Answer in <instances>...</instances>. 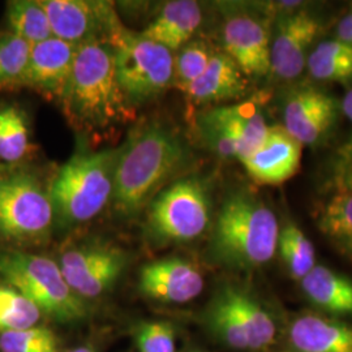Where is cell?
Returning a JSON list of instances; mask_svg holds the SVG:
<instances>
[{"instance_id":"52a82bcc","label":"cell","mask_w":352,"mask_h":352,"mask_svg":"<svg viewBox=\"0 0 352 352\" xmlns=\"http://www.w3.org/2000/svg\"><path fill=\"white\" fill-rule=\"evenodd\" d=\"M206 324L218 340L243 351L266 349L277 336L273 316L238 286H225L217 292L206 312Z\"/></svg>"},{"instance_id":"7402d4cb","label":"cell","mask_w":352,"mask_h":352,"mask_svg":"<svg viewBox=\"0 0 352 352\" xmlns=\"http://www.w3.org/2000/svg\"><path fill=\"white\" fill-rule=\"evenodd\" d=\"M302 292L308 300L329 315H352V280L324 265L302 278Z\"/></svg>"},{"instance_id":"8d00e7d4","label":"cell","mask_w":352,"mask_h":352,"mask_svg":"<svg viewBox=\"0 0 352 352\" xmlns=\"http://www.w3.org/2000/svg\"><path fill=\"white\" fill-rule=\"evenodd\" d=\"M6 170V166H3V164H0V174H1V171H4Z\"/></svg>"},{"instance_id":"f1b7e54d","label":"cell","mask_w":352,"mask_h":352,"mask_svg":"<svg viewBox=\"0 0 352 352\" xmlns=\"http://www.w3.org/2000/svg\"><path fill=\"white\" fill-rule=\"evenodd\" d=\"M32 46L12 33L0 36V90L23 87Z\"/></svg>"},{"instance_id":"d590c367","label":"cell","mask_w":352,"mask_h":352,"mask_svg":"<svg viewBox=\"0 0 352 352\" xmlns=\"http://www.w3.org/2000/svg\"><path fill=\"white\" fill-rule=\"evenodd\" d=\"M71 352H93V350L89 349V347H78V349H75Z\"/></svg>"},{"instance_id":"9a60e30c","label":"cell","mask_w":352,"mask_h":352,"mask_svg":"<svg viewBox=\"0 0 352 352\" xmlns=\"http://www.w3.org/2000/svg\"><path fill=\"white\" fill-rule=\"evenodd\" d=\"M226 54L244 75L264 76L270 71V33L266 23L250 13H234L222 28Z\"/></svg>"},{"instance_id":"d4e9b609","label":"cell","mask_w":352,"mask_h":352,"mask_svg":"<svg viewBox=\"0 0 352 352\" xmlns=\"http://www.w3.org/2000/svg\"><path fill=\"white\" fill-rule=\"evenodd\" d=\"M318 226L352 260V192H338L330 199L321 213Z\"/></svg>"},{"instance_id":"ac0fdd59","label":"cell","mask_w":352,"mask_h":352,"mask_svg":"<svg viewBox=\"0 0 352 352\" xmlns=\"http://www.w3.org/2000/svg\"><path fill=\"white\" fill-rule=\"evenodd\" d=\"M139 289L148 298L164 302H190L201 294L204 278L199 269L183 258H164L145 265Z\"/></svg>"},{"instance_id":"2e32d148","label":"cell","mask_w":352,"mask_h":352,"mask_svg":"<svg viewBox=\"0 0 352 352\" xmlns=\"http://www.w3.org/2000/svg\"><path fill=\"white\" fill-rule=\"evenodd\" d=\"M302 148V144L294 139L285 126H269L261 145L241 164L256 183L278 186L298 173Z\"/></svg>"},{"instance_id":"4316f807","label":"cell","mask_w":352,"mask_h":352,"mask_svg":"<svg viewBox=\"0 0 352 352\" xmlns=\"http://www.w3.org/2000/svg\"><path fill=\"white\" fill-rule=\"evenodd\" d=\"M29 144L24 113L14 106L0 109V160L8 164L20 161L29 151Z\"/></svg>"},{"instance_id":"484cf974","label":"cell","mask_w":352,"mask_h":352,"mask_svg":"<svg viewBox=\"0 0 352 352\" xmlns=\"http://www.w3.org/2000/svg\"><path fill=\"white\" fill-rule=\"evenodd\" d=\"M277 250L295 279L302 280L316 266L315 247L295 223H287L279 230Z\"/></svg>"},{"instance_id":"cb8c5ba5","label":"cell","mask_w":352,"mask_h":352,"mask_svg":"<svg viewBox=\"0 0 352 352\" xmlns=\"http://www.w3.org/2000/svg\"><path fill=\"white\" fill-rule=\"evenodd\" d=\"M7 23L10 26V33L24 39L30 46L52 37L47 14L39 1H8Z\"/></svg>"},{"instance_id":"d6a6232c","label":"cell","mask_w":352,"mask_h":352,"mask_svg":"<svg viewBox=\"0 0 352 352\" xmlns=\"http://www.w3.org/2000/svg\"><path fill=\"white\" fill-rule=\"evenodd\" d=\"M330 187L338 192H352V136L347 140L331 160Z\"/></svg>"},{"instance_id":"8992f818","label":"cell","mask_w":352,"mask_h":352,"mask_svg":"<svg viewBox=\"0 0 352 352\" xmlns=\"http://www.w3.org/2000/svg\"><path fill=\"white\" fill-rule=\"evenodd\" d=\"M107 42L113 49L116 81L131 107L157 98L173 84V51L126 30L122 24Z\"/></svg>"},{"instance_id":"f35d334b","label":"cell","mask_w":352,"mask_h":352,"mask_svg":"<svg viewBox=\"0 0 352 352\" xmlns=\"http://www.w3.org/2000/svg\"><path fill=\"white\" fill-rule=\"evenodd\" d=\"M352 13V12H351Z\"/></svg>"},{"instance_id":"e575fe53","label":"cell","mask_w":352,"mask_h":352,"mask_svg":"<svg viewBox=\"0 0 352 352\" xmlns=\"http://www.w3.org/2000/svg\"><path fill=\"white\" fill-rule=\"evenodd\" d=\"M342 109H343V113H346V116L352 122V89L344 96Z\"/></svg>"},{"instance_id":"9c48e42d","label":"cell","mask_w":352,"mask_h":352,"mask_svg":"<svg viewBox=\"0 0 352 352\" xmlns=\"http://www.w3.org/2000/svg\"><path fill=\"white\" fill-rule=\"evenodd\" d=\"M197 124L212 151L240 162L264 141L269 126L253 102L217 106L200 113Z\"/></svg>"},{"instance_id":"5b68a950","label":"cell","mask_w":352,"mask_h":352,"mask_svg":"<svg viewBox=\"0 0 352 352\" xmlns=\"http://www.w3.org/2000/svg\"><path fill=\"white\" fill-rule=\"evenodd\" d=\"M0 277L33 302L41 314L59 322L82 318L87 307L65 282L59 265L26 252L0 253Z\"/></svg>"},{"instance_id":"44dd1931","label":"cell","mask_w":352,"mask_h":352,"mask_svg":"<svg viewBox=\"0 0 352 352\" xmlns=\"http://www.w3.org/2000/svg\"><path fill=\"white\" fill-rule=\"evenodd\" d=\"M201 21V8L197 1L174 0L166 3L161 12L140 34L170 51L180 50L190 42Z\"/></svg>"},{"instance_id":"3957f363","label":"cell","mask_w":352,"mask_h":352,"mask_svg":"<svg viewBox=\"0 0 352 352\" xmlns=\"http://www.w3.org/2000/svg\"><path fill=\"white\" fill-rule=\"evenodd\" d=\"M274 212L250 192L239 190L222 204L214 226L210 251L221 264L251 269L267 264L278 247Z\"/></svg>"},{"instance_id":"4dcf8cb0","label":"cell","mask_w":352,"mask_h":352,"mask_svg":"<svg viewBox=\"0 0 352 352\" xmlns=\"http://www.w3.org/2000/svg\"><path fill=\"white\" fill-rule=\"evenodd\" d=\"M1 352H58V340L50 329L33 327L0 334Z\"/></svg>"},{"instance_id":"83f0119b","label":"cell","mask_w":352,"mask_h":352,"mask_svg":"<svg viewBox=\"0 0 352 352\" xmlns=\"http://www.w3.org/2000/svg\"><path fill=\"white\" fill-rule=\"evenodd\" d=\"M37 307L21 292L0 285V331H16L36 327L41 318Z\"/></svg>"},{"instance_id":"ffe728a7","label":"cell","mask_w":352,"mask_h":352,"mask_svg":"<svg viewBox=\"0 0 352 352\" xmlns=\"http://www.w3.org/2000/svg\"><path fill=\"white\" fill-rule=\"evenodd\" d=\"M248 81L226 52H215L202 74L184 91L195 104L232 101L247 93Z\"/></svg>"},{"instance_id":"277c9868","label":"cell","mask_w":352,"mask_h":352,"mask_svg":"<svg viewBox=\"0 0 352 352\" xmlns=\"http://www.w3.org/2000/svg\"><path fill=\"white\" fill-rule=\"evenodd\" d=\"M120 151L77 153L52 180L49 197L63 225L88 222L113 197V176Z\"/></svg>"},{"instance_id":"603a6c76","label":"cell","mask_w":352,"mask_h":352,"mask_svg":"<svg viewBox=\"0 0 352 352\" xmlns=\"http://www.w3.org/2000/svg\"><path fill=\"white\" fill-rule=\"evenodd\" d=\"M307 68L317 80L346 82L352 78V47L338 39L321 42L308 55Z\"/></svg>"},{"instance_id":"1f68e13d","label":"cell","mask_w":352,"mask_h":352,"mask_svg":"<svg viewBox=\"0 0 352 352\" xmlns=\"http://www.w3.org/2000/svg\"><path fill=\"white\" fill-rule=\"evenodd\" d=\"M135 340L140 352H175V330L168 322L140 325Z\"/></svg>"},{"instance_id":"f546056e","label":"cell","mask_w":352,"mask_h":352,"mask_svg":"<svg viewBox=\"0 0 352 352\" xmlns=\"http://www.w3.org/2000/svg\"><path fill=\"white\" fill-rule=\"evenodd\" d=\"M213 54L205 42H188L174 58L173 84L182 91H186L205 72Z\"/></svg>"},{"instance_id":"5bb4252c","label":"cell","mask_w":352,"mask_h":352,"mask_svg":"<svg viewBox=\"0 0 352 352\" xmlns=\"http://www.w3.org/2000/svg\"><path fill=\"white\" fill-rule=\"evenodd\" d=\"M321 23L308 12H291L278 20L270 45V71L291 80L307 67L308 50L321 32Z\"/></svg>"},{"instance_id":"7c38bea8","label":"cell","mask_w":352,"mask_h":352,"mask_svg":"<svg viewBox=\"0 0 352 352\" xmlns=\"http://www.w3.org/2000/svg\"><path fill=\"white\" fill-rule=\"evenodd\" d=\"M126 264V254L120 250L90 245L64 252L59 267L76 295L91 299L113 286Z\"/></svg>"},{"instance_id":"e0dca14e","label":"cell","mask_w":352,"mask_h":352,"mask_svg":"<svg viewBox=\"0 0 352 352\" xmlns=\"http://www.w3.org/2000/svg\"><path fill=\"white\" fill-rule=\"evenodd\" d=\"M77 47L55 37L33 45L23 87L34 89L49 98L60 100L72 72Z\"/></svg>"},{"instance_id":"d6986e66","label":"cell","mask_w":352,"mask_h":352,"mask_svg":"<svg viewBox=\"0 0 352 352\" xmlns=\"http://www.w3.org/2000/svg\"><path fill=\"white\" fill-rule=\"evenodd\" d=\"M287 338L294 352H352V325L327 316L295 317Z\"/></svg>"},{"instance_id":"30bf717a","label":"cell","mask_w":352,"mask_h":352,"mask_svg":"<svg viewBox=\"0 0 352 352\" xmlns=\"http://www.w3.org/2000/svg\"><path fill=\"white\" fill-rule=\"evenodd\" d=\"M54 209L33 176L16 174L0 182V235L14 240H34L46 235Z\"/></svg>"},{"instance_id":"7a4b0ae2","label":"cell","mask_w":352,"mask_h":352,"mask_svg":"<svg viewBox=\"0 0 352 352\" xmlns=\"http://www.w3.org/2000/svg\"><path fill=\"white\" fill-rule=\"evenodd\" d=\"M113 58L111 45L103 39L77 47L60 102L67 119L80 131H102L131 118V106L116 81Z\"/></svg>"},{"instance_id":"8fae6325","label":"cell","mask_w":352,"mask_h":352,"mask_svg":"<svg viewBox=\"0 0 352 352\" xmlns=\"http://www.w3.org/2000/svg\"><path fill=\"white\" fill-rule=\"evenodd\" d=\"M50 23L52 37L80 46L111 36L120 25L113 6L103 1L41 0Z\"/></svg>"},{"instance_id":"6da1fadb","label":"cell","mask_w":352,"mask_h":352,"mask_svg":"<svg viewBox=\"0 0 352 352\" xmlns=\"http://www.w3.org/2000/svg\"><path fill=\"white\" fill-rule=\"evenodd\" d=\"M187 162V146L171 129L157 123L140 128L118 157L113 192L116 210L138 213Z\"/></svg>"},{"instance_id":"74e56055","label":"cell","mask_w":352,"mask_h":352,"mask_svg":"<svg viewBox=\"0 0 352 352\" xmlns=\"http://www.w3.org/2000/svg\"><path fill=\"white\" fill-rule=\"evenodd\" d=\"M0 182H1V180H0Z\"/></svg>"},{"instance_id":"4fadbf2b","label":"cell","mask_w":352,"mask_h":352,"mask_svg":"<svg viewBox=\"0 0 352 352\" xmlns=\"http://www.w3.org/2000/svg\"><path fill=\"white\" fill-rule=\"evenodd\" d=\"M338 102L320 89L305 87L291 91L283 107V126L302 145L325 139L338 119Z\"/></svg>"},{"instance_id":"ba28073f","label":"cell","mask_w":352,"mask_h":352,"mask_svg":"<svg viewBox=\"0 0 352 352\" xmlns=\"http://www.w3.org/2000/svg\"><path fill=\"white\" fill-rule=\"evenodd\" d=\"M210 200L206 186L196 177L182 179L151 202L148 225L158 239L188 241L209 226Z\"/></svg>"},{"instance_id":"836d02e7","label":"cell","mask_w":352,"mask_h":352,"mask_svg":"<svg viewBox=\"0 0 352 352\" xmlns=\"http://www.w3.org/2000/svg\"><path fill=\"white\" fill-rule=\"evenodd\" d=\"M338 41L352 47V13L340 20L337 28Z\"/></svg>"}]
</instances>
